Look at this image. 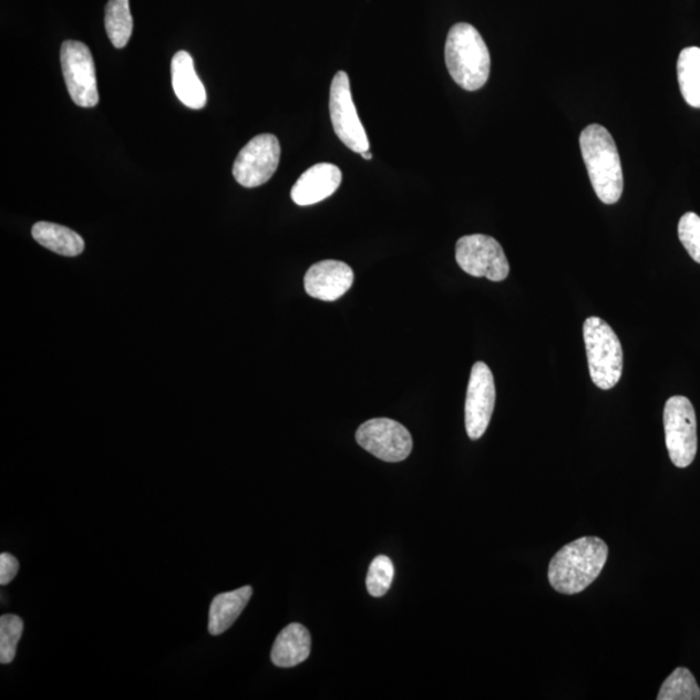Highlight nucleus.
<instances>
[{
    "label": "nucleus",
    "instance_id": "obj_1",
    "mask_svg": "<svg viewBox=\"0 0 700 700\" xmlns=\"http://www.w3.org/2000/svg\"><path fill=\"white\" fill-rule=\"evenodd\" d=\"M608 557V546L598 537L575 539L554 555L549 565L552 587L562 595H578L603 573Z\"/></svg>",
    "mask_w": 700,
    "mask_h": 700
},
{
    "label": "nucleus",
    "instance_id": "obj_2",
    "mask_svg": "<svg viewBox=\"0 0 700 700\" xmlns=\"http://www.w3.org/2000/svg\"><path fill=\"white\" fill-rule=\"evenodd\" d=\"M580 147L598 199L607 205L618 203L622 195L624 177L612 135L604 126L589 125L580 135Z\"/></svg>",
    "mask_w": 700,
    "mask_h": 700
},
{
    "label": "nucleus",
    "instance_id": "obj_3",
    "mask_svg": "<svg viewBox=\"0 0 700 700\" xmlns=\"http://www.w3.org/2000/svg\"><path fill=\"white\" fill-rule=\"evenodd\" d=\"M445 63L456 85L467 91L481 90L491 74V53L473 25L460 22L449 30Z\"/></svg>",
    "mask_w": 700,
    "mask_h": 700
},
{
    "label": "nucleus",
    "instance_id": "obj_4",
    "mask_svg": "<svg viewBox=\"0 0 700 700\" xmlns=\"http://www.w3.org/2000/svg\"><path fill=\"white\" fill-rule=\"evenodd\" d=\"M584 341L593 383L600 390H611L622 374V348L618 334L604 319L589 317L584 323Z\"/></svg>",
    "mask_w": 700,
    "mask_h": 700
},
{
    "label": "nucleus",
    "instance_id": "obj_5",
    "mask_svg": "<svg viewBox=\"0 0 700 700\" xmlns=\"http://www.w3.org/2000/svg\"><path fill=\"white\" fill-rule=\"evenodd\" d=\"M666 444L676 467L687 469L698 451L697 416L688 398L673 395L665 408Z\"/></svg>",
    "mask_w": 700,
    "mask_h": 700
},
{
    "label": "nucleus",
    "instance_id": "obj_6",
    "mask_svg": "<svg viewBox=\"0 0 700 700\" xmlns=\"http://www.w3.org/2000/svg\"><path fill=\"white\" fill-rule=\"evenodd\" d=\"M455 260L460 268L475 278L502 281L508 277L509 265L500 243L488 235H466L456 241Z\"/></svg>",
    "mask_w": 700,
    "mask_h": 700
},
{
    "label": "nucleus",
    "instance_id": "obj_7",
    "mask_svg": "<svg viewBox=\"0 0 700 700\" xmlns=\"http://www.w3.org/2000/svg\"><path fill=\"white\" fill-rule=\"evenodd\" d=\"M65 85L75 105L93 109L99 103L95 63L85 43L65 41L60 51Z\"/></svg>",
    "mask_w": 700,
    "mask_h": 700
},
{
    "label": "nucleus",
    "instance_id": "obj_8",
    "mask_svg": "<svg viewBox=\"0 0 700 700\" xmlns=\"http://www.w3.org/2000/svg\"><path fill=\"white\" fill-rule=\"evenodd\" d=\"M330 116L334 134L349 150L356 154L370 150L368 134L357 113L349 78L344 71L334 74L331 83Z\"/></svg>",
    "mask_w": 700,
    "mask_h": 700
},
{
    "label": "nucleus",
    "instance_id": "obj_9",
    "mask_svg": "<svg viewBox=\"0 0 700 700\" xmlns=\"http://www.w3.org/2000/svg\"><path fill=\"white\" fill-rule=\"evenodd\" d=\"M280 144L276 135L261 134L239 152L233 166L234 178L243 187L255 188L269 182L277 172Z\"/></svg>",
    "mask_w": 700,
    "mask_h": 700
},
{
    "label": "nucleus",
    "instance_id": "obj_10",
    "mask_svg": "<svg viewBox=\"0 0 700 700\" xmlns=\"http://www.w3.org/2000/svg\"><path fill=\"white\" fill-rule=\"evenodd\" d=\"M356 440L364 451L384 462L405 461L413 451V439L405 425L387 418L363 423Z\"/></svg>",
    "mask_w": 700,
    "mask_h": 700
},
{
    "label": "nucleus",
    "instance_id": "obj_11",
    "mask_svg": "<svg viewBox=\"0 0 700 700\" xmlns=\"http://www.w3.org/2000/svg\"><path fill=\"white\" fill-rule=\"evenodd\" d=\"M494 405H496V385H494L492 371L488 364L476 362L471 370L466 408H464L466 431L471 440L481 439L488 430Z\"/></svg>",
    "mask_w": 700,
    "mask_h": 700
},
{
    "label": "nucleus",
    "instance_id": "obj_12",
    "mask_svg": "<svg viewBox=\"0 0 700 700\" xmlns=\"http://www.w3.org/2000/svg\"><path fill=\"white\" fill-rule=\"evenodd\" d=\"M354 272L341 261L317 262L307 271L303 286L311 298L334 301L344 296L353 286Z\"/></svg>",
    "mask_w": 700,
    "mask_h": 700
},
{
    "label": "nucleus",
    "instance_id": "obj_13",
    "mask_svg": "<svg viewBox=\"0 0 700 700\" xmlns=\"http://www.w3.org/2000/svg\"><path fill=\"white\" fill-rule=\"evenodd\" d=\"M342 174L337 165L321 163L311 166L292 187L291 197L300 207L321 203L341 185Z\"/></svg>",
    "mask_w": 700,
    "mask_h": 700
},
{
    "label": "nucleus",
    "instance_id": "obj_14",
    "mask_svg": "<svg viewBox=\"0 0 700 700\" xmlns=\"http://www.w3.org/2000/svg\"><path fill=\"white\" fill-rule=\"evenodd\" d=\"M172 85L175 95L188 109L203 110L207 104V93L187 51H178L172 60Z\"/></svg>",
    "mask_w": 700,
    "mask_h": 700
},
{
    "label": "nucleus",
    "instance_id": "obj_15",
    "mask_svg": "<svg viewBox=\"0 0 700 700\" xmlns=\"http://www.w3.org/2000/svg\"><path fill=\"white\" fill-rule=\"evenodd\" d=\"M311 637L301 624H289L280 631L271 650L272 663L280 668H292L310 656Z\"/></svg>",
    "mask_w": 700,
    "mask_h": 700
},
{
    "label": "nucleus",
    "instance_id": "obj_16",
    "mask_svg": "<svg viewBox=\"0 0 700 700\" xmlns=\"http://www.w3.org/2000/svg\"><path fill=\"white\" fill-rule=\"evenodd\" d=\"M253 595V588L243 587L234 591L223 593L213 599L209 610V634L219 636L231 628Z\"/></svg>",
    "mask_w": 700,
    "mask_h": 700
},
{
    "label": "nucleus",
    "instance_id": "obj_17",
    "mask_svg": "<svg viewBox=\"0 0 700 700\" xmlns=\"http://www.w3.org/2000/svg\"><path fill=\"white\" fill-rule=\"evenodd\" d=\"M32 235L42 247L58 255L74 257L85 249L81 235L62 225L38 223L32 228Z\"/></svg>",
    "mask_w": 700,
    "mask_h": 700
},
{
    "label": "nucleus",
    "instance_id": "obj_18",
    "mask_svg": "<svg viewBox=\"0 0 700 700\" xmlns=\"http://www.w3.org/2000/svg\"><path fill=\"white\" fill-rule=\"evenodd\" d=\"M677 78L681 94L692 109L700 110V49L688 48L677 60Z\"/></svg>",
    "mask_w": 700,
    "mask_h": 700
},
{
    "label": "nucleus",
    "instance_id": "obj_19",
    "mask_svg": "<svg viewBox=\"0 0 700 700\" xmlns=\"http://www.w3.org/2000/svg\"><path fill=\"white\" fill-rule=\"evenodd\" d=\"M105 30L116 49H124L131 41L133 17L128 0H110L105 7Z\"/></svg>",
    "mask_w": 700,
    "mask_h": 700
},
{
    "label": "nucleus",
    "instance_id": "obj_20",
    "mask_svg": "<svg viewBox=\"0 0 700 700\" xmlns=\"http://www.w3.org/2000/svg\"><path fill=\"white\" fill-rule=\"evenodd\" d=\"M658 700H699L700 689L687 668H677L661 684Z\"/></svg>",
    "mask_w": 700,
    "mask_h": 700
},
{
    "label": "nucleus",
    "instance_id": "obj_21",
    "mask_svg": "<svg viewBox=\"0 0 700 700\" xmlns=\"http://www.w3.org/2000/svg\"><path fill=\"white\" fill-rule=\"evenodd\" d=\"M24 631V621L17 615H3L0 618V661L10 665L17 657L18 644Z\"/></svg>",
    "mask_w": 700,
    "mask_h": 700
},
{
    "label": "nucleus",
    "instance_id": "obj_22",
    "mask_svg": "<svg viewBox=\"0 0 700 700\" xmlns=\"http://www.w3.org/2000/svg\"><path fill=\"white\" fill-rule=\"evenodd\" d=\"M394 576L393 563L385 555H379L369 568L367 587L370 596L379 598L390 590Z\"/></svg>",
    "mask_w": 700,
    "mask_h": 700
},
{
    "label": "nucleus",
    "instance_id": "obj_23",
    "mask_svg": "<svg viewBox=\"0 0 700 700\" xmlns=\"http://www.w3.org/2000/svg\"><path fill=\"white\" fill-rule=\"evenodd\" d=\"M679 238L692 260L700 264V217L696 213H684L681 217Z\"/></svg>",
    "mask_w": 700,
    "mask_h": 700
},
{
    "label": "nucleus",
    "instance_id": "obj_24",
    "mask_svg": "<svg viewBox=\"0 0 700 700\" xmlns=\"http://www.w3.org/2000/svg\"><path fill=\"white\" fill-rule=\"evenodd\" d=\"M19 573V560L9 553L0 555V584L9 585Z\"/></svg>",
    "mask_w": 700,
    "mask_h": 700
},
{
    "label": "nucleus",
    "instance_id": "obj_25",
    "mask_svg": "<svg viewBox=\"0 0 700 700\" xmlns=\"http://www.w3.org/2000/svg\"><path fill=\"white\" fill-rule=\"evenodd\" d=\"M361 156H362L363 158H367V159H371V158H372V155H371V152H370V151H368V152H363V154H361Z\"/></svg>",
    "mask_w": 700,
    "mask_h": 700
}]
</instances>
